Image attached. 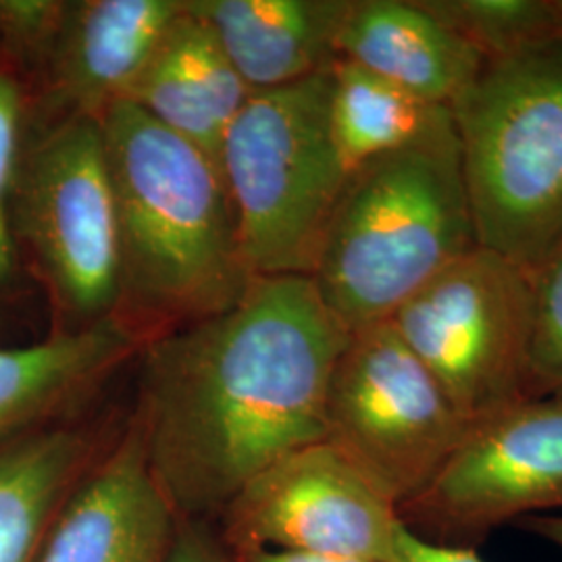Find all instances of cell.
Instances as JSON below:
<instances>
[{"instance_id":"cell-1","label":"cell","mask_w":562,"mask_h":562,"mask_svg":"<svg viewBox=\"0 0 562 562\" xmlns=\"http://www.w3.org/2000/svg\"><path fill=\"white\" fill-rule=\"evenodd\" d=\"M350 334L308 276H269L220 315L142 346L132 423L178 521L222 515L265 469L325 440Z\"/></svg>"},{"instance_id":"cell-10","label":"cell","mask_w":562,"mask_h":562,"mask_svg":"<svg viewBox=\"0 0 562 562\" xmlns=\"http://www.w3.org/2000/svg\"><path fill=\"white\" fill-rule=\"evenodd\" d=\"M222 519L236 557L269 550L352 562H392L404 527L398 506L325 440L246 483Z\"/></svg>"},{"instance_id":"cell-8","label":"cell","mask_w":562,"mask_h":562,"mask_svg":"<svg viewBox=\"0 0 562 562\" xmlns=\"http://www.w3.org/2000/svg\"><path fill=\"white\" fill-rule=\"evenodd\" d=\"M469 429L392 323L350 334L329 382L325 442L398 508L438 477Z\"/></svg>"},{"instance_id":"cell-6","label":"cell","mask_w":562,"mask_h":562,"mask_svg":"<svg viewBox=\"0 0 562 562\" xmlns=\"http://www.w3.org/2000/svg\"><path fill=\"white\" fill-rule=\"evenodd\" d=\"M23 271L38 281L59 331L115 319L120 257L102 121H27L11 194Z\"/></svg>"},{"instance_id":"cell-26","label":"cell","mask_w":562,"mask_h":562,"mask_svg":"<svg viewBox=\"0 0 562 562\" xmlns=\"http://www.w3.org/2000/svg\"><path fill=\"white\" fill-rule=\"evenodd\" d=\"M236 557V554H234ZM238 562H352L334 561V559H317V557H304V554H288V552H269V550H259V552H246L236 557Z\"/></svg>"},{"instance_id":"cell-22","label":"cell","mask_w":562,"mask_h":562,"mask_svg":"<svg viewBox=\"0 0 562 562\" xmlns=\"http://www.w3.org/2000/svg\"><path fill=\"white\" fill-rule=\"evenodd\" d=\"M531 375L538 398L562 396V244L531 273Z\"/></svg>"},{"instance_id":"cell-13","label":"cell","mask_w":562,"mask_h":562,"mask_svg":"<svg viewBox=\"0 0 562 562\" xmlns=\"http://www.w3.org/2000/svg\"><path fill=\"white\" fill-rule=\"evenodd\" d=\"M338 59L431 106H450L485 65L471 42L419 0H350L338 36Z\"/></svg>"},{"instance_id":"cell-2","label":"cell","mask_w":562,"mask_h":562,"mask_svg":"<svg viewBox=\"0 0 562 562\" xmlns=\"http://www.w3.org/2000/svg\"><path fill=\"white\" fill-rule=\"evenodd\" d=\"M115 201L117 315L142 346L220 315L252 280L222 171L132 102L102 120Z\"/></svg>"},{"instance_id":"cell-24","label":"cell","mask_w":562,"mask_h":562,"mask_svg":"<svg viewBox=\"0 0 562 562\" xmlns=\"http://www.w3.org/2000/svg\"><path fill=\"white\" fill-rule=\"evenodd\" d=\"M392 562H485V559L477 548L427 542L402 527Z\"/></svg>"},{"instance_id":"cell-17","label":"cell","mask_w":562,"mask_h":562,"mask_svg":"<svg viewBox=\"0 0 562 562\" xmlns=\"http://www.w3.org/2000/svg\"><path fill=\"white\" fill-rule=\"evenodd\" d=\"M92 454V438L65 425L0 448V562L32 561Z\"/></svg>"},{"instance_id":"cell-20","label":"cell","mask_w":562,"mask_h":562,"mask_svg":"<svg viewBox=\"0 0 562 562\" xmlns=\"http://www.w3.org/2000/svg\"><path fill=\"white\" fill-rule=\"evenodd\" d=\"M30 106L27 83L0 60V313L20 299L27 280L11 232V194Z\"/></svg>"},{"instance_id":"cell-9","label":"cell","mask_w":562,"mask_h":562,"mask_svg":"<svg viewBox=\"0 0 562 562\" xmlns=\"http://www.w3.org/2000/svg\"><path fill=\"white\" fill-rule=\"evenodd\" d=\"M562 513V396L473 423L438 477L398 508L408 531L477 548L508 522Z\"/></svg>"},{"instance_id":"cell-12","label":"cell","mask_w":562,"mask_h":562,"mask_svg":"<svg viewBox=\"0 0 562 562\" xmlns=\"http://www.w3.org/2000/svg\"><path fill=\"white\" fill-rule=\"evenodd\" d=\"M176 525L130 422L60 506L41 562H165Z\"/></svg>"},{"instance_id":"cell-11","label":"cell","mask_w":562,"mask_h":562,"mask_svg":"<svg viewBox=\"0 0 562 562\" xmlns=\"http://www.w3.org/2000/svg\"><path fill=\"white\" fill-rule=\"evenodd\" d=\"M181 0H67L57 41L32 88V120L102 121L127 101Z\"/></svg>"},{"instance_id":"cell-3","label":"cell","mask_w":562,"mask_h":562,"mask_svg":"<svg viewBox=\"0 0 562 562\" xmlns=\"http://www.w3.org/2000/svg\"><path fill=\"white\" fill-rule=\"evenodd\" d=\"M480 246L448 106L417 140L348 173L311 280L357 331L390 322L427 281Z\"/></svg>"},{"instance_id":"cell-15","label":"cell","mask_w":562,"mask_h":562,"mask_svg":"<svg viewBox=\"0 0 562 562\" xmlns=\"http://www.w3.org/2000/svg\"><path fill=\"white\" fill-rule=\"evenodd\" d=\"M140 348V338L120 319L0 346V448L57 422Z\"/></svg>"},{"instance_id":"cell-21","label":"cell","mask_w":562,"mask_h":562,"mask_svg":"<svg viewBox=\"0 0 562 562\" xmlns=\"http://www.w3.org/2000/svg\"><path fill=\"white\" fill-rule=\"evenodd\" d=\"M67 0H0V60L30 94L50 57Z\"/></svg>"},{"instance_id":"cell-23","label":"cell","mask_w":562,"mask_h":562,"mask_svg":"<svg viewBox=\"0 0 562 562\" xmlns=\"http://www.w3.org/2000/svg\"><path fill=\"white\" fill-rule=\"evenodd\" d=\"M165 562H238L222 538L202 521H178Z\"/></svg>"},{"instance_id":"cell-4","label":"cell","mask_w":562,"mask_h":562,"mask_svg":"<svg viewBox=\"0 0 562 562\" xmlns=\"http://www.w3.org/2000/svg\"><path fill=\"white\" fill-rule=\"evenodd\" d=\"M448 109L480 246L533 273L562 244V44L485 59Z\"/></svg>"},{"instance_id":"cell-18","label":"cell","mask_w":562,"mask_h":562,"mask_svg":"<svg viewBox=\"0 0 562 562\" xmlns=\"http://www.w3.org/2000/svg\"><path fill=\"white\" fill-rule=\"evenodd\" d=\"M331 78V132L348 173L417 140L438 109L348 60L334 63Z\"/></svg>"},{"instance_id":"cell-25","label":"cell","mask_w":562,"mask_h":562,"mask_svg":"<svg viewBox=\"0 0 562 562\" xmlns=\"http://www.w3.org/2000/svg\"><path fill=\"white\" fill-rule=\"evenodd\" d=\"M527 533L540 538L543 542L552 543L562 552V513L557 515H540V517H529L517 522Z\"/></svg>"},{"instance_id":"cell-14","label":"cell","mask_w":562,"mask_h":562,"mask_svg":"<svg viewBox=\"0 0 562 562\" xmlns=\"http://www.w3.org/2000/svg\"><path fill=\"white\" fill-rule=\"evenodd\" d=\"M252 92L329 69L350 0H183Z\"/></svg>"},{"instance_id":"cell-16","label":"cell","mask_w":562,"mask_h":562,"mask_svg":"<svg viewBox=\"0 0 562 562\" xmlns=\"http://www.w3.org/2000/svg\"><path fill=\"white\" fill-rule=\"evenodd\" d=\"M250 97L215 34L181 0L180 15L165 30L127 102L217 162L223 138Z\"/></svg>"},{"instance_id":"cell-5","label":"cell","mask_w":562,"mask_h":562,"mask_svg":"<svg viewBox=\"0 0 562 562\" xmlns=\"http://www.w3.org/2000/svg\"><path fill=\"white\" fill-rule=\"evenodd\" d=\"M331 67L252 92L223 138L217 167L252 278L315 269L348 180L331 132Z\"/></svg>"},{"instance_id":"cell-19","label":"cell","mask_w":562,"mask_h":562,"mask_svg":"<svg viewBox=\"0 0 562 562\" xmlns=\"http://www.w3.org/2000/svg\"><path fill=\"white\" fill-rule=\"evenodd\" d=\"M485 59L562 44V0H419Z\"/></svg>"},{"instance_id":"cell-7","label":"cell","mask_w":562,"mask_h":562,"mask_svg":"<svg viewBox=\"0 0 562 562\" xmlns=\"http://www.w3.org/2000/svg\"><path fill=\"white\" fill-rule=\"evenodd\" d=\"M469 425L538 398L531 273L477 246L390 319Z\"/></svg>"}]
</instances>
